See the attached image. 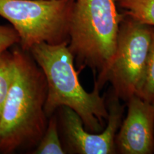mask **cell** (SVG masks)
I'll list each match as a JSON object with an SVG mask.
<instances>
[{
    "label": "cell",
    "instance_id": "5",
    "mask_svg": "<svg viewBox=\"0 0 154 154\" xmlns=\"http://www.w3.org/2000/svg\"><path fill=\"white\" fill-rule=\"evenodd\" d=\"M153 29L123 14L116 49L106 75L119 99L128 101L136 95L145 73Z\"/></svg>",
    "mask_w": 154,
    "mask_h": 154
},
{
    "label": "cell",
    "instance_id": "2",
    "mask_svg": "<svg viewBox=\"0 0 154 154\" xmlns=\"http://www.w3.org/2000/svg\"><path fill=\"white\" fill-rule=\"evenodd\" d=\"M29 52L47 79L44 111L48 118L60 107L66 106L79 116L86 131L94 134L103 131L109 116L105 98L100 95L101 89L96 84L90 93L82 86L80 72L74 66L68 43L37 44Z\"/></svg>",
    "mask_w": 154,
    "mask_h": 154
},
{
    "label": "cell",
    "instance_id": "4",
    "mask_svg": "<svg viewBox=\"0 0 154 154\" xmlns=\"http://www.w3.org/2000/svg\"><path fill=\"white\" fill-rule=\"evenodd\" d=\"M75 0H0V16L7 19L20 38L24 51L40 43L69 42Z\"/></svg>",
    "mask_w": 154,
    "mask_h": 154
},
{
    "label": "cell",
    "instance_id": "12",
    "mask_svg": "<svg viewBox=\"0 0 154 154\" xmlns=\"http://www.w3.org/2000/svg\"><path fill=\"white\" fill-rule=\"evenodd\" d=\"M20 38L12 26L0 24V54L9 47L19 44Z\"/></svg>",
    "mask_w": 154,
    "mask_h": 154
},
{
    "label": "cell",
    "instance_id": "8",
    "mask_svg": "<svg viewBox=\"0 0 154 154\" xmlns=\"http://www.w3.org/2000/svg\"><path fill=\"white\" fill-rule=\"evenodd\" d=\"M123 14L154 27V0H116Z\"/></svg>",
    "mask_w": 154,
    "mask_h": 154
},
{
    "label": "cell",
    "instance_id": "6",
    "mask_svg": "<svg viewBox=\"0 0 154 154\" xmlns=\"http://www.w3.org/2000/svg\"><path fill=\"white\" fill-rule=\"evenodd\" d=\"M107 109L109 116L106 126L99 134L86 131L79 116L70 108L62 106L58 109L61 128L69 151L79 154L116 153V137L122 123L124 107L119 98L113 95Z\"/></svg>",
    "mask_w": 154,
    "mask_h": 154
},
{
    "label": "cell",
    "instance_id": "1",
    "mask_svg": "<svg viewBox=\"0 0 154 154\" xmlns=\"http://www.w3.org/2000/svg\"><path fill=\"white\" fill-rule=\"evenodd\" d=\"M14 76L0 121V152L36 147L47 129V82L28 51L13 50Z\"/></svg>",
    "mask_w": 154,
    "mask_h": 154
},
{
    "label": "cell",
    "instance_id": "10",
    "mask_svg": "<svg viewBox=\"0 0 154 154\" xmlns=\"http://www.w3.org/2000/svg\"><path fill=\"white\" fill-rule=\"evenodd\" d=\"M14 76V56L12 52L6 51L0 54V121Z\"/></svg>",
    "mask_w": 154,
    "mask_h": 154
},
{
    "label": "cell",
    "instance_id": "3",
    "mask_svg": "<svg viewBox=\"0 0 154 154\" xmlns=\"http://www.w3.org/2000/svg\"><path fill=\"white\" fill-rule=\"evenodd\" d=\"M116 0H75L69 30V49L76 69L94 72L101 88L114 57L123 14Z\"/></svg>",
    "mask_w": 154,
    "mask_h": 154
},
{
    "label": "cell",
    "instance_id": "11",
    "mask_svg": "<svg viewBox=\"0 0 154 154\" xmlns=\"http://www.w3.org/2000/svg\"><path fill=\"white\" fill-rule=\"evenodd\" d=\"M136 95L149 103L154 102V29L145 73Z\"/></svg>",
    "mask_w": 154,
    "mask_h": 154
},
{
    "label": "cell",
    "instance_id": "7",
    "mask_svg": "<svg viewBox=\"0 0 154 154\" xmlns=\"http://www.w3.org/2000/svg\"><path fill=\"white\" fill-rule=\"evenodd\" d=\"M127 102L128 112L116 137V146L123 154L153 153L154 110L152 103L136 95Z\"/></svg>",
    "mask_w": 154,
    "mask_h": 154
},
{
    "label": "cell",
    "instance_id": "13",
    "mask_svg": "<svg viewBox=\"0 0 154 154\" xmlns=\"http://www.w3.org/2000/svg\"><path fill=\"white\" fill-rule=\"evenodd\" d=\"M152 106H153V109L154 110V102H153V103H152Z\"/></svg>",
    "mask_w": 154,
    "mask_h": 154
},
{
    "label": "cell",
    "instance_id": "9",
    "mask_svg": "<svg viewBox=\"0 0 154 154\" xmlns=\"http://www.w3.org/2000/svg\"><path fill=\"white\" fill-rule=\"evenodd\" d=\"M59 123L55 113L49 118L47 129L33 153L35 154H64L66 150L63 148L59 134Z\"/></svg>",
    "mask_w": 154,
    "mask_h": 154
}]
</instances>
